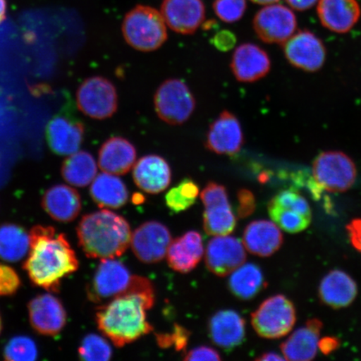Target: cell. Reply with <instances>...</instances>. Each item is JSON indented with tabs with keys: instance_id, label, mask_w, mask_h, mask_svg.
Segmentation results:
<instances>
[{
	"instance_id": "1",
	"label": "cell",
	"mask_w": 361,
	"mask_h": 361,
	"mask_svg": "<svg viewBox=\"0 0 361 361\" xmlns=\"http://www.w3.org/2000/svg\"><path fill=\"white\" fill-rule=\"evenodd\" d=\"M30 250L24 269L35 286L60 290L63 279L79 268V260L64 233L51 226H35L30 232Z\"/></svg>"
},
{
	"instance_id": "2",
	"label": "cell",
	"mask_w": 361,
	"mask_h": 361,
	"mask_svg": "<svg viewBox=\"0 0 361 361\" xmlns=\"http://www.w3.org/2000/svg\"><path fill=\"white\" fill-rule=\"evenodd\" d=\"M154 303L155 300L137 293L116 297L98 309L96 319L99 331L117 347L130 344L152 331L146 311Z\"/></svg>"
},
{
	"instance_id": "3",
	"label": "cell",
	"mask_w": 361,
	"mask_h": 361,
	"mask_svg": "<svg viewBox=\"0 0 361 361\" xmlns=\"http://www.w3.org/2000/svg\"><path fill=\"white\" fill-rule=\"evenodd\" d=\"M76 233L80 247L90 259H115L123 255L132 239L128 221L109 210L85 215Z\"/></svg>"
},
{
	"instance_id": "4",
	"label": "cell",
	"mask_w": 361,
	"mask_h": 361,
	"mask_svg": "<svg viewBox=\"0 0 361 361\" xmlns=\"http://www.w3.org/2000/svg\"><path fill=\"white\" fill-rule=\"evenodd\" d=\"M121 30L126 43L143 52L156 51L168 39L166 22L161 12L142 4L126 13Z\"/></svg>"
},
{
	"instance_id": "5",
	"label": "cell",
	"mask_w": 361,
	"mask_h": 361,
	"mask_svg": "<svg viewBox=\"0 0 361 361\" xmlns=\"http://www.w3.org/2000/svg\"><path fill=\"white\" fill-rule=\"evenodd\" d=\"M154 105L161 120L170 125H180L190 118L196 101L186 83L178 79H169L157 90Z\"/></svg>"
},
{
	"instance_id": "6",
	"label": "cell",
	"mask_w": 361,
	"mask_h": 361,
	"mask_svg": "<svg viewBox=\"0 0 361 361\" xmlns=\"http://www.w3.org/2000/svg\"><path fill=\"white\" fill-rule=\"evenodd\" d=\"M296 322L292 302L283 295L269 298L252 314V326L261 337L278 338L291 331Z\"/></svg>"
},
{
	"instance_id": "7",
	"label": "cell",
	"mask_w": 361,
	"mask_h": 361,
	"mask_svg": "<svg viewBox=\"0 0 361 361\" xmlns=\"http://www.w3.org/2000/svg\"><path fill=\"white\" fill-rule=\"evenodd\" d=\"M355 165L341 152H326L316 158L313 165L314 183L319 188L331 192L348 190L355 182Z\"/></svg>"
},
{
	"instance_id": "8",
	"label": "cell",
	"mask_w": 361,
	"mask_h": 361,
	"mask_svg": "<svg viewBox=\"0 0 361 361\" xmlns=\"http://www.w3.org/2000/svg\"><path fill=\"white\" fill-rule=\"evenodd\" d=\"M76 102L81 112L97 120L110 118L118 108V96L111 81L92 76L80 85Z\"/></svg>"
},
{
	"instance_id": "9",
	"label": "cell",
	"mask_w": 361,
	"mask_h": 361,
	"mask_svg": "<svg viewBox=\"0 0 361 361\" xmlns=\"http://www.w3.org/2000/svg\"><path fill=\"white\" fill-rule=\"evenodd\" d=\"M270 218L287 233H297L309 227L312 213L305 198L293 189L278 193L268 205Z\"/></svg>"
},
{
	"instance_id": "10",
	"label": "cell",
	"mask_w": 361,
	"mask_h": 361,
	"mask_svg": "<svg viewBox=\"0 0 361 361\" xmlns=\"http://www.w3.org/2000/svg\"><path fill=\"white\" fill-rule=\"evenodd\" d=\"M201 198L205 207L203 214L205 232L213 236L232 233L236 228L237 220L225 187L210 182L202 191Z\"/></svg>"
},
{
	"instance_id": "11",
	"label": "cell",
	"mask_w": 361,
	"mask_h": 361,
	"mask_svg": "<svg viewBox=\"0 0 361 361\" xmlns=\"http://www.w3.org/2000/svg\"><path fill=\"white\" fill-rule=\"evenodd\" d=\"M133 276L121 262L114 259H102L87 288L89 300L101 303L124 295Z\"/></svg>"
},
{
	"instance_id": "12",
	"label": "cell",
	"mask_w": 361,
	"mask_h": 361,
	"mask_svg": "<svg viewBox=\"0 0 361 361\" xmlns=\"http://www.w3.org/2000/svg\"><path fill=\"white\" fill-rule=\"evenodd\" d=\"M297 27L295 13L282 4H272L256 13L254 29L265 43L283 44L292 37Z\"/></svg>"
},
{
	"instance_id": "13",
	"label": "cell",
	"mask_w": 361,
	"mask_h": 361,
	"mask_svg": "<svg viewBox=\"0 0 361 361\" xmlns=\"http://www.w3.org/2000/svg\"><path fill=\"white\" fill-rule=\"evenodd\" d=\"M171 236L165 225L151 221L135 230L130 239L134 255L146 264H155L164 259Z\"/></svg>"
},
{
	"instance_id": "14",
	"label": "cell",
	"mask_w": 361,
	"mask_h": 361,
	"mask_svg": "<svg viewBox=\"0 0 361 361\" xmlns=\"http://www.w3.org/2000/svg\"><path fill=\"white\" fill-rule=\"evenodd\" d=\"M31 326L39 335L55 336L65 328L67 314L62 302L51 293L33 298L28 304Z\"/></svg>"
},
{
	"instance_id": "15",
	"label": "cell",
	"mask_w": 361,
	"mask_h": 361,
	"mask_svg": "<svg viewBox=\"0 0 361 361\" xmlns=\"http://www.w3.org/2000/svg\"><path fill=\"white\" fill-rule=\"evenodd\" d=\"M245 246L238 238L214 236L207 245L205 263L210 272L220 277L227 276L245 263Z\"/></svg>"
},
{
	"instance_id": "16",
	"label": "cell",
	"mask_w": 361,
	"mask_h": 361,
	"mask_svg": "<svg viewBox=\"0 0 361 361\" xmlns=\"http://www.w3.org/2000/svg\"><path fill=\"white\" fill-rule=\"evenodd\" d=\"M284 54L293 66L313 72L323 66L326 52L317 36L303 30L284 43Z\"/></svg>"
},
{
	"instance_id": "17",
	"label": "cell",
	"mask_w": 361,
	"mask_h": 361,
	"mask_svg": "<svg viewBox=\"0 0 361 361\" xmlns=\"http://www.w3.org/2000/svg\"><path fill=\"white\" fill-rule=\"evenodd\" d=\"M243 134L235 116L224 111L210 126L207 135L206 147L219 155L234 156L240 152Z\"/></svg>"
},
{
	"instance_id": "18",
	"label": "cell",
	"mask_w": 361,
	"mask_h": 361,
	"mask_svg": "<svg viewBox=\"0 0 361 361\" xmlns=\"http://www.w3.org/2000/svg\"><path fill=\"white\" fill-rule=\"evenodd\" d=\"M161 13L171 30L192 35L204 21L205 6L202 0H164Z\"/></svg>"
},
{
	"instance_id": "19",
	"label": "cell",
	"mask_w": 361,
	"mask_h": 361,
	"mask_svg": "<svg viewBox=\"0 0 361 361\" xmlns=\"http://www.w3.org/2000/svg\"><path fill=\"white\" fill-rule=\"evenodd\" d=\"M230 67L238 81L250 83L267 75L271 62L268 54L259 45L245 43L234 51Z\"/></svg>"
},
{
	"instance_id": "20",
	"label": "cell",
	"mask_w": 361,
	"mask_h": 361,
	"mask_svg": "<svg viewBox=\"0 0 361 361\" xmlns=\"http://www.w3.org/2000/svg\"><path fill=\"white\" fill-rule=\"evenodd\" d=\"M84 135L83 124L66 116L54 117L47 125L48 145L57 155L70 156L78 152L83 142Z\"/></svg>"
},
{
	"instance_id": "21",
	"label": "cell",
	"mask_w": 361,
	"mask_h": 361,
	"mask_svg": "<svg viewBox=\"0 0 361 361\" xmlns=\"http://www.w3.org/2000/svg\"><path fill=\"white\" fill-rule=\"evenodd\" d=\"M42 205L51 219L59 223L67 224L79 216L81 198L75 188L64 184H57L44 192Z\"/></svg>"
},
{
	"instance_id": "22",
	"label": "cell",
	"mask_w": 361,
	"mask_h": 361,
	"mask_svg": "<svg viewBox=\"0 0 361 361\" xmlns=\"http://www.w3.org/2000/svg\"><path fill=\"white\" fill-rule=\"evenodd\" d=\"M317 12L322 24L338 34L348 32L358 22L360 16L356 0H319Z\"/></svg>"
},
{
	"instance_id": "23",
	"label": "cell",
	"mask_w": 361,
	"mask_h": 361,
	"mask_svg": "<svg viewBox=\"0 0 361 361\" xmlns=\"http://www.w3.org/2000/svg\"><path fill=\"white\" fill-rule=\"evenodd\" d=\"M133 179L137 186L144 192L150 194L161 192L171 183L170 166L160 156L143 157L134 165Z\"/></svg>"
},
{
	"instance_id": "24",
	"label": "cell",
	"mask_w": 361,
	"mask_h": 361,
	"mask_svg": "<svg viewBox=\"0 0 361 361\" xmlns=\"http://www.w3.org/2000/svg\"><path fill=\"white\" fill-rule=\"evenodd\" d=\"M135 160V147L123 137L108 139L99 150L98 165L104 173L125 175L133 168Z\"/></svg>"
},
{
	"instance_id": "25",
	"label": "cell",
	"mask_w": 361,
	"mask_h": 361,
	"mask_svg": "<svg viewBox=\"0 0 361 361\" xmlns=\"http://www.w3.org/2000/svg\"><path fill=\"white\" fill-rule=\"evenodd\" d=\"M209 334L214 344L224 350H232L245 340V319L236 311L221 310L210 319Z\"/></svg>"
},
{
	"instance_id": "26",
	"label": "cell",
	"mask_w": 361,
	"mask_h": 361,
	"mask_svg": "<svg viewBox=\"0 0 361 361\" xmlns=\"http://www.w3.org/2000/svg\"><path fill=\"white\" fill-rule=\"evenodd\" d=\"M283 234L276 224L267 220H257L247 226L243 232V246L250 254L268 257L279 250Z\"/></svg>"
},
{
	"instance_id": "27",
	"label": "cell",
	"mask_w": 361,
	"mask_h": 361,
	"mask_svg": "<svg viewBox=\"0 0 361 361\" xmlns=\"http://www.w3.org/2000/svg\"><path fill=\"white\" fill-rule=\"evenodd\" d=\"M204 248L201 234L190 231L171 241L166 255L171 269L179 273L187 274L200 264Z\"/></svg>"
},
{
	"instance_id": "28",
	"label": "cell",
	"mask_w": 361,
	"mask_h": 361,
	"mask_svg": "<svg viewBox=\"0 0 361 361\" xmlns=\"http://www.w3.org/2000/svg\"><path fill=\"white\" fill-rule=\"evenodd\" d=\"M322 329V322L316 319L298 329L281 345L284 358L295 361L313 360L317 355Z\"/></svg>"
},
{
	"instance_id": "29",
	"label": "cell",
	"mask_w": 361,
	"mask_h": 361,
	"mask_svg": "<svg viewBox=\"0 0 361 361\" xmlns=\"http://www.w3.org/2000/svg\"><path fill=\"white\" fill-rule=\"evenodd\" d=\"M357 295V286L350 275L333 270L323 279L319 286L320 299L332 308L349 306Z\"/></svg>"
},
{
	"instance_id": "30",
	"label": "cell",
	"mask_w": 361,
	"mask_h": 361,
	"mask_svg": "<svg viewBox=\"0 0 361 361\" xmlns=\"http://www.w3.org/2000/svg\"><path fill=\"white\" fill-rule=\"evenodd\" d=\"M90 194L99 207L114 209L123 207L129 197L123 180L108 173L97 175L90 185Z\"/></svg>"
},
{
	"instance_id": "31",
	"label": "cell",
	"mask_w": 361,
	"mask_h": 361,
	"mask_svg": "<svg viewBox=\"0 0 361 361\" xmlns=\"http://www.w3.org/2000/svg\"><path fill=\"white\" fill-rule=\"evenodd\" d=\"M61 175L71 186L87 187L97 177V161L88 152H76L63 162Z\"/></svg>"
},
{
	"instance_id": "32",
	"label": "cell",
	"mask_w": 361,
	"mask_h": 361,
	"mask_svg": "<svg viewBox=\"0 0 361 361\" xmlns=\"http://www.w3.org/2000/svg\"><path fill=\"white\" fill-rule=\"evenodd\" d=\"M264 286V274L254 264H243L233 271L228 281L229 290L243 300L252 299Z\"/></svg>"
},
{
	"instance_id": "33",
	"label": "cell",
	"mask_w": 361,
	"mask_h": 361,
	"mask_svg": "<svg viewBox=\"0 0 361 361\" xmlns=\"http://www.w3.org/2000/svg\"><path fill=\"white\" fill-rule=\"evenodd\" d=\"M30 250V234L15 224L0 225V259L16 263Z\"/></svg>"
},
{
	"instance_id": "34",
	"label": "cell",
	"mask_w": 361,
	"mask_h": 361,
	"mask_svg": "<svg viewBox=\"0 0 361 361\" xmlns=\"http://www.w3.org/2000/svg\"><path fill=\"white\" fill-rule=\"evenodd\" d=\"M200 194V188L191 179H184L177 187L166 193V203L174 213H180L189 209L195 203Z\"/></svg>"
},
{
	"instance_id": "35",
	"label": "cell",
	"mask_w": 361,
	"mask_h": 361,
	"mask_svg": "<svg viewBox=\"0 0 361 361\" xmlns=\"http://www.w3.org/2000/svg\"><path fill=\"white\" fill-rule=\"evenodd\" d=\"M80 359L87 361H107L111 358L109 343L97 334H89L83 338L78 349Z\"/></svg>"
},
{
	"instance_id": "36",
	"label": "cell",
	"mask_w": 361,
	"mask_h": 361,
	"mask_svg": "<svg viewBox=\"0 0 361 361\" xmlns=\"http://www.w3.org/2000/svg\"><path fill=\"white\" fill-rule=\"evenodd\" d=\"M38 357V349L32 338L18 336L7 343L4 350V358L11 361H33Z\"/></svg>"
},
{
	"instance_id": "37",
	"label": "cell",
	"mask_w": 361,
	"mask_h": 361,
	"mask_svg": "<svg viewBox=\"0 0 361 361\" xmlns=\"http://www.w3.org/2000/svg\"><path fill=\"white\" fill-rule=\"evenodd\" d=\"M246 8V0H214V2L216 16L226 23H234L241 20Z\"/></svg>"
},
{
	"instance_id": "38",
	"label": "cell",
	"mask_w": 361,
	"mask_h": 361,
	"mask_svg": "<svg viewBox=\"0 0 361 361\" xmlns=\"http://www.w3.org/2000/svg\"><path fill=\"white\" fill-rule=\"evenodd\" d=\"M190 332L179 324H176L173 332L157 334V342L161 348H170L174 346L176 350L180 351L186 348Z\"/></svg>"
},
{
	"instance_id": "39",
	"label": "cell",
	"mask_w": 361,
	"mask_h": 361,
	"mask_svg": "<svg viewBox=\"0 0 361 361\" xmlns=\"http://www.w3.org/2000/svg\"><path fill=\"white\" fill-rule=\"evenodd\" d=\"M21 286L19 274L11 266L0 263V297L16 295Z\"/></svg>"
},
{
	"instance_id": "40",
	"label": "cell",
	"mask_w": 361,
	"mask_h": 361,
	"mask_svg": "<svg viewBox=\"0 0 361 361\" xmlns=\"http://www.w3.org/2000/svg\"><path fill=\"white\" fill-rule=\"evenodd\" d=\"M238 214L240 218L246 216L254 213L255 209V198L254 194L247 189L243 188L238 192Z\"/></svg>"
},
{
	"instance_id": "41",
	"label": "cell",
	"mask_w": 361,
	"mask_h": 361,
	"mask_svg": "<svg viewBox=\"0 0 361 361\" xmlns=\"http://www.w3.org/2000/svg\"><path fill=\"white\" fill-rule=\"evenodd\" d=\"M221 356L218 351L209 346H200L189 351L185 355L184 360H220Z\"/></svg>"
},
{
	"instance_id": "42",
	"label": "cell",
	"mask_w": 361,
	"mask_h": 361,
	"mask_svg": "<svg viewBox=\"0 0 361 361\" xmlns=\"http://www.w3.org/2000/svg\"><path fill=\"white\" fill-rule=\"evenodd\" d=\"M236 36L231 31L222 30L214 35L212 43L220 51H228L236 44Z\"/></svg>"
},
{
	"instance_id": "43",
	"label": "cell",
	"mask_w": 361,
	"mask_h": 361,
	"mask_svg": "<svg viewBox=\"0 0 361 361\" xmlns=\"http://www.w3.org/2000/svg\"><path fill=\"white\" fill-rule=\"evenodd\" d=\"M352 245L361 252V219H355L347 226Z\"/></svg>"
},
{
	"instance_id": "44",
	"label": "cell",
	"mask_w": 361,
	"mask_h": 361,
	"mask_svg": "<svg viewBox=\"0 0 361 361\" xmlns=\"http://www.w3.org/2000/svg\"><path fill=\"white\" fill-rule=\"evenodd\" d=\"M288 6L296 11H304L312 8L319 0H286Z\"/></svg>"
},
{
	"instance_id": "45",
	"label": "cell",
	"mask_w": 361,
	"mask_h": 361,
	"mask_svg": "<svg viewBox=\"0 0 361 361\" xmlns=\"http://www.w3.org/2000/svg\"><path fill=\"white\" fill-rule=\"evenodd\" d=\"M338 346V341L336 338H324L319 341V348L322 350L323 353L329 354L331 351L335 350Z\"/></svg>"
},
{
	"instance_id": "46",
	"label": "cell",
	"mask_w": 361,
	"mask_h": 361,
	"mask_svg": "<svg viewBox=\"0 0 361 361\" xmlns=\"http://www.w3.org/2000/svg\"><path fill=\"white\" fill-rule=\"evenodd\" d=\"M257 360L262 361L284 360L286 358H283L282 356L278 355L277 353H274V352H269V353H265L263 355H261L260 357Z\"/></svg>"
},
{
	"instance_id": "47",
	"label": "cell",
	"mask_w": 361,
	"mask_h": 361,
	"mask_svg": "<svg viewBox=\"0 0 361 361\" xmlns=\"http://www.w3.org/2000/svg\"><path fill=\"white\" fill-rule=\"evenodd\" d=\"M7 12L6 0H0V24L6 20Z\"/></svg>"
},
{
	"instance_id": "48",
	"label": "cell",
	"mask_w": 361,
	"mask_h": 361,
	"mask_svg": "<svg viewBox=\"0 0 361 361\" xmlns=\"http://www.w3.org/2000/svg\"><path fill=\"white\" fill-rule=\"evenodd\" d=\"M251 1L259 4H264V6H269V4L279 2V0H251Z\"/></svg>"
},
{
	"instance_id": "49",
	"label": "cell",
	"mask_w": 361,
	"mask_h": 361,
	"mask_svg": "<svg viewBox=\"0 0 361 361\" xmlns=\"http://www.w3.org/2000/svg\"><path fill=\"white\" fill-rule=\"evenodd\" d=\"M2 329H3V322H2L1 314H0V335H1Z\"/></svg>"
}]
</instances>
